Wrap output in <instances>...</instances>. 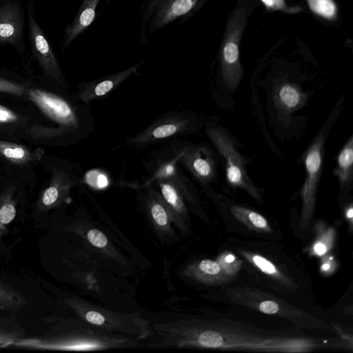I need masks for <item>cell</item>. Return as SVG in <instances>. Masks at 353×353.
Wrapping results in <instances>:
<instances>
[{"label": "cell", "instance_id": "6da1fadb", "mask_svg": "<svg viewBox=\"0 0 353 353\" xmlns=\"http://www.w3.org/2000/svg\"><path fill=\"white\" fill-rule=\"evenodd\" d=\"M155 336L148 346L153 347H203L247 349L254 351L305 352L321 345L307 338L273 337L224 327L215 321L184 317L154 323Z\"/></svg>", "mask_w": 353, "mask_h": 353}, {"label": "cell", "instance_id": "7a4b0ae2", "mask_svg": "<svg viewBox=\"0 0 353 353\" xmlns=\"http://www.w3.org/2000/svg\"><path fill=\"white\" fill-rule=\"evenodd\" d=\"M137 341L130 336L99 330L78 317L62 321L43 336L18 338L11 345L34 350L90 351L132 347Z\"/></svg>", "mask_w": 353, "mask_h": 353}, {"label": "cell", "instance_id": "3957f363", "mask_svg": "<svg viewBox=\"0 0 353 353\" xmlns=\"http://www.w3.org/2000/svg\"><path fill=\"white\" fill-rule=\"evenodd\" d=\"M64 303L78 317L103 332L130 336L138 341L150 334L149 322L139 314L117 312L77 296L65 298Z\"/></svg>", "mask_w": 353, "mask_h": 353}, {"label": "cell", "instance_id": "277c9868", "mask_svg": "<svg viewBox=\"0 0 353 353\" xmlns=\"http://www.w3.org/2000/svg\"><path fill=\"white\" fill-rule=\"evenodd\" d=\"M199 119L189 110L166 112L152 121L133 137L125 139V143L137 149H144L164 141L194 133Z\"/></svg>", "mask_w": 353, "mask_h": 353}, {"label": "cell", "instance_id": "5b68a950", "mask_svg": "<svg viewBox=\"0 0 353 353\" xmlns=\"http://www.w3.org/2000/svg\"><path fill=\"white\" fill-rule=\"evenodd\" d=\"M206 132L208 137L225 160L228 183L234 188L245 190L259 201L261 195L259 190L248 176L245 169V159L236 149L230 136L219 127H208Z\"/></svg>", "mask_w": 353, "mask_h": 353}, {"label": "cell", "instance_id": "8992f818", "mask_svg": "<svg viewBox=\"0 0 353 353\" xmlns=\"http://www.w3.org/2000/svg\"><path fill=\"white\" fill-rule=\"evenodd\" d=\"M167 146L176 163L183 166L201 185H207L216 179V162L206 145L174 140Z\"/></svg>", "mask_w": 353, "mask_h": 353}, {"label": "cell", "instance_id": "52a82bcc", "mask_svg": "<svg viewBox=\"0 0 353 353\" xmlns=\"http://www.w3.org/2000/svg\"><path fill=\"white\" fill-rule=\"evenodd\" d=\"M326 133L324 130L319 132L307 148L304 156L305 180L301 190L302 212L301 227L305 228L312 219L316 194L323 163L324 145Z\"/></svg>", "mask_w": 353, "mask_h": 353}, {"label": "cell", "instance_id": "ba28073f", "mask_svg": "<svg viewBox=\"0 0 353 353\" xmlns=\"http://www.w3.org/2000/svg\"><path fill=\"white\" fill-rule=\"evenodd\" d=\"M28 97L49 119L68 132L80 129L79 114L74 107L63 98L35 88L28 90Z\"/></svg>", "mask_w": 353, "mask_h": 353}, {"label": "cell", "instance_id": "9c48e42d", "mask_svg": "<svg viewBox=\"0 0 353 353\" xmlns=\"http://www.w3.org/2000/svg\"><path fill=\"white\" fill-rule=\"evenodd\" d=\"M141 201L157 234L165 239L175 237L171 214L152 182L137 187Z\"/></svg>", "mask_w": 353, "mask_h": 353}, {"label": "cell", "instance_id": "30bf717a", "mask_svg": "<svg viewBox=\"0 0 353 353\" xmlns=\"http://www.w3.org/2000/svg\"><path fill=\"white\" fill-rule=\"evenodd\" d=\"M228 294L231 300L239 304L256 310L263 314L279 315L288 319L301 316L303 312L289 307L276 297L250 288L230 289Z\"/></svg>", "mask_w": 353, "mask_h": 353}, {"label": "cell", "instance_id": "8fae6325", "mask_svg": "<svg viewBox=\"0 0 353 353\" xmlns=\"http://www.w3.org/2000/svg\"><path fill=\"white\" fill-rule=\"evenodd\" d=\"M147 182H152L159 192L172 219L174 225L183 234L189 232L190 218L188 205L179 190L169 178L152 175Z\"/></svg>", "mask_w": 353, "mask_h": 353}, {"label": "cell", "instance_id": "7c38bea8", "mask_svg": "<svg viewBox=\"0 0 353 353\" xmlns=\"http://www.w3.org/2000/svg\"><path fill=\"white\" fill-rule=\"evenodd\" d=\"M28 23L32 49L43 71L59 82L63 81V75L54 54L42 30L32 16L29 7Z\"/></svg>", "mask_w": 353, "mask_h": 353}, {"label": "cell", "instance_id": "4fadbf2b", "mask_svg": "<svg viewBox=\"0 0 353 353\" xmlns=\"http://www.w3.org/2000/svg\"><path fill=\"white\" fill-rule=\"evenodd\" d=\"M75 184V179L65 170H54L49 185L42 191L36 203L37 212L46 213L60 207Z\"/></svg>", "mask_w": 353, "mask_h": 353}, {"label": "cell", "instance_id": "5bb4252c", "mask_svg": "<svg viewBox=\"0 0 353 353\" xmlns=\"http://www.w3.org/2000/svg\"><path fill=\"white\" fill-rule=\"evenodd\" d=\"M142 63L140 62L121 72L81 83L78 91L79 101L88 104L94 100L106 97L128 78L137 73Z\"/></svg>", "mask_w": 353, "mask_h": 353}, {"label": "cell", "instance_id": "9a60e30c", "mask_svg": "<svg viewBox=\"0 0 353 353\" xmlns=\"http://www.w3.org/2000/svg\"><path fill=\"white\" fill-rule=\"evenodd\" d=\"M183 274L185 276L201 283L214 284L225 280L232 273L219 261L203 259L188 265L183 270Z\"/></svg>", "mask_w": 353, "mask_h": 353}, {"label": "cell", "instance_id": "2e32d148", "mask_svg": "<svg viewBox=\"0 0 353 353\" xmlns=\"http://www.w3.org/2000/svg\"><path fill=\"white\" fill-rule=\"evenodd\" d=\"M23 16L17 5L6 3L0 7V42L17 45L21 40Z\"/></svg>", "mask_w": 353, "mask_h": 353}, {"label": "cell", "instance_id": "e0dca14e", "mask_svg": "<svg viewBox=\"0 0 353 353\" xmlns=\"http://www.w3.org/2000/svg\"><path fill=\"white\" fill-rule=\"evenodd\" d=\"M100 0H85L74 21L66 28L63 47L71 42L87 28L95 17L96 8Z\"/></svg>", "mask_w": 353, "mask_h": 353}, {"label": "cell", "instance_id": "ac0fdd59", "mask_svg": "<svg viewBox=\"0 0 353 353\" xmlns=\"http://www.w3.org/2000/svg\"><path fill=\"white\" fill-rule=\"evenodd\" d=\"M197 0H168L160 8L152 23V28L159 29L175 19L188 13Z\"/></svg>", "mask_w": 353, "mask_h": 353}, {"label": "cell", "instance_id": "d6986e66", "mask_svg": "<svg viewBox=\"0 0 353 353\" xmlns=\"http://www.w3.org/2000/svg\"><path fill=\"white\" fill-rule=\"evenodd\" d=\"M353 172V136H350L339 152L334 174L341 188L347 187L352 179Z\"/></svg>", "mask_w": 353, "mask_h": 353}, {"label": "cell", "instance_id": "ffe728a7", "mask_svg": "<svg viewBox=\"0 0 353 353\" xmlns=\"http://www.w3.org/2000/svg\"><path fill=\"white\" fill-rule=\"evenodd\" d=\"M15 188L10 186L0 194V243L8 231V227L17 216Z\"/></svg>", "mask_w": 353, "mask_h": 353}, {"label": "cell", "instance_id": "44dd1931", "mask_svg": "<svg viewBox=\"0 0 353 353\" xmlns=\"http://www.w3.org/2000/svg\"><path fill=\"white\" fill-rule=\"evenodd\" d=\"M66 230L84 236L93 247L112 258L114 256V254H117L107 236L98 229L90 228L85 231L81 227L74 223L67 227Z\"/></svg>", "mask_w": 353, "mask_h": 353}, {"label": "cell", "instance_id": "7402d4cb", "mask_svg": "<svg viewBox=\"0 0 353 353\" xmlns=\"http://www.w3.org/2000/svg\"><path fill=\"white\" fill-rule=\"evenodd\" d=\"M230 211L236 219L252 230L263 232L271 231L267 219L254 210L239 205H232Z\"/></svg>", "mask_w": 353, "mask_h": 353}, {"label": "cell", "instance_id": "603a6c76", "mask_svg": "<svg viewBox=\"0 0 353 353\" xmlns=\"http://www.w3.org/2000/svg\"><path fill=\"white\" fill-rule=\"evenodd\" d=\"M276 97L279 105L288 111L301 106L305 101L304 94L296 86L288 83L277 89Z\"/></svg>", "mask_w": 353, "mask_h": 353}, {"label": "cell", "instance_id": "cb8c5ba5", "mask_svg": "<svg viewBox=\"0 0 353 353\" xmlns=\"http://www.w3.org/2000/svg\"><path fill=\"white\" fill-rule=\"evenodd\" d=\"M0 154L17 165L26 164L35 157L26 146L5 141H0Z\"/></svg>", "mask_w": 353, "mask_h": 353}, {"label": "cell", "instance_id": "d4e9b609", "mask_svg": "<svg viewBox=\"0 0 353 353\" xmlns=\"http://www.w3.org/2000/svg\"><path fill=\"white\" fill-rule=\"evenodd\" d=\"M15 320L0 315V346L10 345L24 333Z\"/></svg>", "mask_w": 353, "mask_h": 353}, {"label": "cell", "instance_id": "484cf974", "mask_svg": "<svg viewBox=\"0 0 353 353\" xmlns=\"http://www.w3.org/2000/svg\"><path fill=\"white\" fill-rule=\"evenodd\" d=\"M242 254H243L244 256L259 270L265 274L270 276L272 279L284 282L287 281V279L282 274L277 268L271 261L263 256L259 254H250L245 252H242Z\"/></svg>", "mask_w": 353, "mask_h": 353}, {"label": "cell", "instance_id": "4316f807", "mask_svg": "<svg viewBox=\"0 0 353 353\" xmlns=\"http://www.w3.org/2000/svg\"><path fill=\"white\" fill-rule=\"evenodd\" d=\"M310 9L315 13L327 19L335 16L336 6L332 0H307Z\"/></svg>", "mask_w": 353, "mask_h": 353}, {"label": "cell", "instance_id": "83f0119b", "mask_svg": "<svg viewBox=\"0 0 353 353\" xmlns=\"http://www.w3.org/2000/svg\"><path fill=\"white\" fill-rule=\"evenodd\" d=\"M0 92L21 97L25 93V88L20 83L0 77Z\"/></svg>", "mask_w": 353, "mask_h": 353}, {"label": "cell", "instance_id": "f1b7e54d", "mask_svg": "<svg viewBox=\"0 0 353 353\" xmlns=\"http://www.w3.org/2000/svg\"><path fill=\"white\" fill-rule=\"evenodd\" d=\"M18 120V116L8 108L0 105V123L15 122Z\"/></svg>", "mask_w": 353, "mask_h": 353}, {"label": "cell", "instance_id": "f546056e", "mask_svg": "<svg viewBox=\"0 0 353 353\" xmlns=\"http://www.w3.org/2000/svg\"><path fill=\"white\" fill-rule=\"evenodd\" d=\"M328 240H325L323 237L319 239L313 245L312 250L314 254L322 256L325 254L330 247L331 245L326 243Z\"/></svg>", "mask_w": 353, "mask_h": 353}, {"label": "cell", "instance_id": "4dcf8cb0", "mask_svg": "<svg viewBox=\"0 0 353 353\" xmlns=\"http://www.w3.org/2000/svg\"><path fill=\"white\" fill-rule=\"evenodd\" d=\"M268 7L274 9L283 8L284 7L283 0H261Z\"/></svg>", "mask_w": 353, "mask_h": 353}, {"label": "cell", "instance_id": "1f68e13d", "mask_svg": "<svg viewBox=\"0 0 353 353\" xmlns=\"http://www.w3.org/2000/svg\"><path fill=\"white\" fill-rule=\"evenodd\" d=\"M345 215L347 219L352 223L353 216V208L352 204L347 208Z\"/></svg>", "mask_w": 353, "mask_h": 353}]
</instances>
